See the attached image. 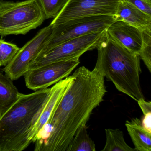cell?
<instances>
[{
	"instance_id": "obj_16",
	"label": "cell",
	"mask_w": 151,
	"mask_h": 151,
	"mask_svg": "<svg viewBox=\"0 0 151 151\" xmlns=\"http://www.w3.org/2000/svg\"><path fill=\"white\" fill-rule=\"evenodd\" d=\"M86 125L80 128L75 134L66 151H95V145L89 137Z\"/></svg>"
},
{
	"instance_id": "obj_18",
	"label": "cell",
	"mask_w": 151,
	"mask_h": 151,
	"mask_svg": "<svg viewBox=\"0 0 151 151\" xmlns=\"http://www.w3.org/2000/svg\"><path fill=\"white\" fill-rule=\"evenodd\" d=\"M142 45L139 56L151 72V28L142 30Z\"/></svg>"
},
{
	"instance_id": "obj_1",
	"label": "cell",
	"mask_w": 151,
	"mask_h": 151,
	"mask_svg": "<svg viewBox=\"0 0 151 151\" xmlns=\"http://www.w3.org/2000/svg\"><path fill=\"white\" fill-rule=\"evenodd\" d=\"M73 75L72 83L43 130L47 129V133L35 142V151H66L77 132L86 125L93 109L104 100L105 77L97 70L83 66Z\"/></svg>"
},
{
	"instance_id": "obj_8",
	"label": "cell",
	"mask_w": 151,
	"mask_h": 151,
	"mask_svg": "<svg viewBox=\"0 0 151 151\" xmlns=\"http://www.w3.org/2000/svg\"><path fill=\"white\" fill-rule=\"evenodd\" d=\"M120 0H68L52 26L78 17L94 16H114Z\"/></svg>"
},
{
	"instance_id": "obj_6",
	"label": "cell",
	"mask_w": 151,
	"mask_h": 151,
	"mask_svg": "<svg viewBox=\"0 0 151 151\" xmlns=\"http://www.w3.org/2000/svg\"><path fill=\"white\" fill-rule=\"evenodd\" d=\"M106 30L70 40L40 51L31 63L29 70L52 63L80 57L86 52L97 48Z\"/></svg>"
},
{
	"instance_id": "obj_12",
	"label": "cell",
	"mask_w": 151,
	"mask_h": 151,
	"mask_svg": "<svg viewBox=\"0 0 151 151\" xmlns=\"http://www.w3.org/2000/svg\"><path fill=\"white\" fill-rule=\"evenodd\" d=\"M114 16L116 21H123L141 30L151 28V16L122 0H120Z\"/></svg>"
},
{
	"instance_id": "obj_11",
	"label": "cell",
	"mask_w": 151,
	"mask_h": 151,
	"mask_svg": "<svg viewBox=\"0 0 151 151\" xmlns=\"http://www.w3.org/2000/svg\"><path fill=\"white\" fill-rule=\"evenodd\" d=\"M117 42L135 54H139L142 45V30L123 21H115L106 29Z\"/></svg>"
},
{
	"instance_id": "obj_5",
	"label": "cell",
	"mask_w": 151,
	"mask_h": 151,
	"mask_svg": "<svg viewBox=\"0 0 151 151\" xmlns=\"http://www.w3.org/2000/svg\"><path fill=\"white\" fill-rule=\"evenodd\" d=\"M114 16L78 17L52 26V31L40 51H45L70 40L106 29L115 22Z\"/></svg>"
},
{
	"instance_id": "obj_17",
	"label": "cell",
	"mask_w": 151,
	"mask_h": 151,
	"mask_svg": "<svg viewBox=\"0 0 151 151\" xmlns=\"http://www.w3.org/2000/svg\"><path fill=\"white\" fill-rule=\"evenodd\" d=\"M45 19L55 18L61 12L68 0H37Z\"/></svg>"
},
{
	"instance_id": "obj_3",
	"label": "cell",
	"mask_w": 151,
	"mask_h": 151,
	"mask_svg": "<svg viewBox=\"0 0 151 151\" xmlns=\"http://www.w3.org/2000/svg\"><path fill=\"white\" fill-rule=\"evenodd\" d=\"M50 88L21 93L13 106L0 117V151H22L28 139L32 122L47 99Z\"/></svg>"
},
{
	"instance_id": "obj_20",
	"label": "cell",
	"mask_w": 151,
	"mask_h": 151,
	"mask_svg": "<svg viewBox=\"0 0 151 151\" xmlns=\"http://www.w3.org/2000/svg\"><path fill=\"white\" fill-rule=\"evenodd\" d=\"M130 3L139 10L151 16V0H122Z\"/></svg>"
},
{
	"instance_id": "obj_19",
	"label": "cell",
	"mask_w": 151,
	"mask_h": 151,
	"mask_svg": "<svg viewBox=\"0 0 151 151\" xmlns=\"http://www.w3.org/2000/svg\"><path fill=\"white\" fill-rule=\"evenodd\" d=\"M20 49L15 44L0 39V67L6 66Z\"/></svg>"
},
{
	"instance_id": "obj_21",
	"label": "cell",
	"mask_w": 151,
	"mask_h": 151,
	"mask_svg": "<svg viewBox=\"0 0 151 151\" xmlns=\"http://www.w3.org/2000/svg\"><path fill=\"white\" fill-rule=\"evenodd\" d=\"M137 102L144 116L151 114V101H145V99H142L139 100Z\"/></svg>"
},
{
	"instance_id": "obj_13",
	"label": "cell",
	"mask_w": 151,
	"mask_h": 151,
	"mask_svg": "<svg viewBox=\"0 0 151 151\" xmlns=\"http://www.w3.org/2000/svg\"><path fill=\"white\" fill-rule=\"evenodd\" d=\"M125 126L136 151H151V133L143 128L139 119L133 118L130 121H127Z\"/></svg>"
},
{
	"instance_id": "obj_9",
	"label": "cell",
	"mask_w": 151,
	"mask_h": 151,
	"mask_svg": "<svg viewBox=\"0 0 151 151\" xmlns=\"http://www.w3.org/2000/svg\"><path fill=\"white\" fill-rule=\"evenodd\" d=\"M52 31L50 24L41 29L32 39L20 48L13 60L3 69L5 74L13 80H17L24 76L29 70L32 60L42 49Z\"/></svg>"
},
{
	"instance_id": "obj_7",
	"label": "cell",
	"mask_w": 151,
	"mask_h": 151,
	"mask_svg": "<svg viewBox=\"0 0 151 151\" xmlns=\"http://www.w3.org/2000/svg\"><path fill=\"white\" fill-rule=\"evenodd\" d=\"M79 58L52 63L29 70L24 76L26 86L36 91L55 84L69 76L80 63Z\"/></svg>"
},
{
	"instance_id": "obj_10",
	"label": "cell",
	"mask_w": 151,
	"mask_h": 151,
	"mask_svg": "<svg viewBox=\"0 0 151 151\" xmlns=\"http://www.w3.org/2000/svg\"><path fill=\"white\" fill-rule=\"evenodd\" d=\"M73 78V75L68 76L50 88L47 99L35 116L31 126L28 136L30 143H34L37 141L62 97L72 83Z\"/></svg>"
},
{
	"instance_id": "obj_4",
	"label": "cell",
	"mask_w": 151,
	"mask_h": 151,
	"mask_svg": "<svg viewBox=\"0 0 151 151\" xmlns=\"http://www.w3.org/2000/svg\"><path fill=\"white\" fill-rule=\"evenodd\" d=\"M46 20L37 0H0V36L25 35Z\"/></svg>"
},
{
	"instance_id": "obj_14",
	"label": "cell",
	"mask_w": 151,
	"mask_h": 151,
	"mask_svg": "<svg viewBox=\"0 0 151 151\" xmlns=\"http://www.w3.org/2000/svg\"><path fill=\"white\" fill-rule=\"evenodd\" d=\"M21 93L13 80L0 70V117L17 101Z\"/></svg>"
},
{
	"instance_id": "obj_15",
	"label": "cell",
	"mask_w": 151,
	"mask_h": 151,
	"mask_svg": "<svg viewBox=\"0 0 151 151\" xmlns=\"http://www.w3.org/2000/svg\"><path fill=\"white\" fill-rule=\"evenodd\" d=\"M106 143L102 151H136L127 145L124 140V133L119 129H105Z\"/></svg>"
},
{
	"instance_id": "obj_2",
	"label": "cell",
	"mask_w": 151,
	"mask_h": 151,
	"mask_svg": "<svg viewBox=\"0 0 151 151\" xmlns=\"http://www.w3.org/2000/svg\"><path fill=\"white\" fill-rule=\"evenodd\" d=\"M94 69L116 88L136 101L145 99L140 86V58L114 39L105 31L98 47Z\"/></svg>"
}]
</instances>
